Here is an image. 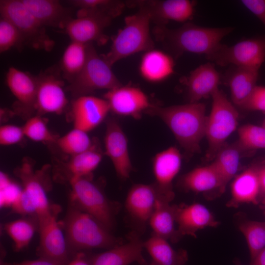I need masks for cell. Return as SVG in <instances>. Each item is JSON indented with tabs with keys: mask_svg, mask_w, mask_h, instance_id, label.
Returning <instances> with one entry per match:
<instances>
[{
	"mask_svg": "<svg viewBox=\"0 0 265 265\" xmlns=\"http://www.w3.org/2000/svg\"><path fill=\"white\" fill-rule=\"evenodd\" d=\"M145 113L160 119L186 152L193 154L200 151L208 117L204 104L189 102L168 106L152 104Z\"/></svg>",
	"mask_w": 265,
	"mask_h": 265,
	"instance_id": "1",
	"label": "cell"
},
{
	"mask_svg": "<svg viewBox=\"0 0 265 265\" xmlns=\"http://www.w3.org/2000/svg\"><path fill=\"white\" fill-rule=\"evenodd\" d=\"M233 28L206 27L190 23L170 29L164 26H156L153 33L157 40L178 57L185 53L207 56L221 43V40Z\"/></svg>",
	"mask_w": 265,
	"mask_h": 265,
	"instance_id": "2",
	"label": "cell"
},
{
	"mask_svg": "<svg viewBox=\"0 0 265 265\" xmlns=\"http://www.w3.org/2000/svg\"><path fill=\"white\" fill-rule=\"evenodd\" d=\"M151 22L149 13L143 8H138L136 12L126 16L124 26L113 37L109 51L102 56L112 66L123 58L154 49Z\"/></svg>",
	"mask_w": 265,
	"mask_h": 265,
	"instance_id": "3",
	"label": "cell"
},
{
	"mask_svg": "<svg viewBox=\"0 0 265 265\" xmlns=\"http://www.w3.org/2000/svg\"><path fill=\"white\" fill-rule=\"evenodd\" d=\"M68 246L75 251L111 248L121 243L88 213L71 205L65 221Z\"/></svg>",
	"mask_w": 265,
	"mask_h": 265,
	"instance_id": "4",
	"label": "cell"
},
{
	"mask_svg": "<svg viewBox=\"0 0 265 265\" xmlns=\"http://www.w3.org/2000/svg\"><path fill=\"white\" fill-rule=\"evenodd\" d=\"M212 97L205 135L209 146L207 157L209 159L215 158L225 140L236 129L238 120V111L222 91L217 89Z\"/></svg>",
	"mask_w": 265,
	"mask_h": 265,
	"instance_id": "5",
	"label": "cell"
},
{
	"mask_svg": "<svg viewBox=\"0 0 265 265\" xmlns=\"http://www.w3.org/2000/svg\"><path fill=\"white\" fill-rule=\"evenodd\" d=\"M86 63L79 74L70 83L69 89L77 97L88 95L98 90L107 91L122 84L111 66L99 55L93 43L87 44Z\"/></svg>",
	"mask_w": 265,
	"mask_h": 265,
	"instance_id": "6",
	"label": "cell"
},
{
	"mask_svg": "<svg viewBox=\"0 0 265 265\" xmlns=\"http://www.w3.org/2000/svg\"><path fill=\"white\" fill-rule=\"evenodd\" d=\"M72 205L91 215L110 230L114 224L115 208L103 191L89 177L69 181Z\"/></svg>",
	"mask_w": 265,
	"mask_h": 265,
	"instance_id": "7",
	"label": "cell"
},
{
	"mask_svg": "<svg viewBox=\"0 0 265 265\" xmlns=\"http://www.w3.org/2000/svg\"><path fill=\"white\" fill-rule=\"evenodd\" d=\"M0 17L10 21L19 29L25 45L34 49L50 52L54 41L42 25L27 9L21 0H1Z\"/></svg>",
	"mask_w": 265,
	"mask_h": 265,
	"instance_id": "8",
	"label": "cell"
},
{
	"mask_svg": "<svg viewBox=\"0 0 265 265\" xmlns=\"http://www.w3.org/2000/svg\"><path fill=\"white\" fill-rule=\"evenodd\" d=\"M206 57L220 66L233 65L259 71L265 60V38L246 39L231 46L221 44Z\"/></svg>",
	"mask_w": 265,
	"mask_h": 265,
	"instance_id": "9",
	"label": "cell"
},
{
	"mask_svg": "<svg viewBox=\"0 0 265 265\" xmlns=\"http://www.w3.org/2000/svg\"><path fill=\"white\" fill-rule=\"evenodd\" d=\"M112 18L87 9H79L77 18H73L64 28L71 41L84 44L96 42L99 45L106 44L108 36L104 33Z\"/></svg>",
	"mask_w": 265,
	"mask_h": 265,
	"instance_id": "10",
	"label": "cell"
},
{
	"mask_svg": "<svg viewBox=\"0 0 265 265\" xmlns=\"http://www.w3.org/2000/svg\"><path fill=\"white\" fill-rule=\"evenodd\" d=\"M127 6L143 8L149 13L151 21L164 26L169 21L185 23L194 15L195 1L189 0H148L125 2Z\"/></svg>",
	"mask_w": 265,
	"mask_h": 265,
	"instance_id": "11",
	"label": "cell"
},
{
	"mask_svg": "<svg viewBox=\"0 0 265 265\" xmlns=\"http://www.w3.org/2000/svg\"><path fill=\"white\" fill-rule=\"evenodd\" d=\"M110 111L117 115L139 119L151 106L148 96L140 88L121 85L108 90L104 95Z\"/></svg>",
	"mask_w": 265,
	"mask_h": 265,
	"instance_id": "12",
	"label": "cell"
},
{
	"mask_svg": "<svg viewBox=\"0 0 265 265\" xmlns=\"http://www.w3.org/2000/svg\"><path fill=\"white\" fill-rule=\"evenodd\" d=\"M106 155L110 159L117 175L128 179L132 169L128 140L119 123L114 118L108 119L104 137Z\"/></svg>",
	"mask_w": 265,
	"mask_h": 265,
	"instance_id": "13",
	"label": "cell"
},
{
	"mask_svg": "<svg viewBox=\"0 0 265 265\" xmlns=\"http://www.w3.org/2000/svg\"><path fill=\"white\" fill-rule=\"evenodd\" d=\"M181 164V154L174 146L158 153L153 158V185L159 199L169 202L173 199L172 182L179 173Z\"/></svg>",
	"mask_w": 265,
	"mask_h": 265,
	"instance_id": "14",
	"label": "cell"
},
{
	"mask_svg": "<svg viewBox=\"0 0 265 265\" xmlns=\"http://www.w3.org/2000/svg\"><path fill=\"white\" fill-rule=\"evenodd\" d=\"M16 172L22 181L23 191L35 207L38 225L58 213V207L50 205L41 174L33 170L29 161L25 160Z\"/></svg>",
	"mask_w": 265,
	"mask_h": 265,
	"instance_id": "15",
	"label": "cell"
},
{
	"mask_svg": "<svg viewBox=\"0 0 265 265\" xmlns=\"http://www.w3.org/2000/svg\"><path fill=\"white\" fill-rule=\"evenodd\" d=\"M36 77L35 108L43 113H61L68 103L62 80L51 71L41 73Z\"/></svg>",
	"mask_w": 265,
	"mask_h": 265,
	"instance_id": "16",
	"label": "cell"
},
{
	"mask_svg": "<svg viewBox=\"0 0 265 265\" xmlns=\"http://www.w3.org/2000/svg\"><path fill=\"white\" fill-rule=\"evenodd\" d=\"M58 213L53 215L39 224L40 240L37 254L63 265L69 262V252L67 240L57 221Z\"/></svg>",
	"mask_w": 265,
	"mask_h": 265,
	"instance_id": "17",
	"label": "cell"
},
{
	"mask_svg": "<svg viewBox=\"0 0 265 265\" xmlns=\"http://www.w3.org/2000/svg\"><path fill=\"white\" fill-rule=\"evenodd\" d=\"M109 111L104 98L89 95L78 97L71 107L74 127L88 132L100 125Z\"/></svg>",
	"mask_w": 265,
	"mask_h": 265,
	"instance_id": "18",
	"label": "cell"
},
{
	"mask_svg": "<svg viewBox=\"0 0 265 265\" xmlns=\"http://www.w3.org/2000/svg\"><path fill=\"white\" fill-rule=\"evenodd\" d=\"M144 241L135 234L131 235L128 241L120 243L104 252L91 256L92 265H129L136 262L146 265L142 251Z\"/></svg>",
	"mask_w": 265,
	"mask_h": 265,
	"instance_id": "19",
	"label": "cell"
},
{
	"mask_svg": "<svg viewBox=\"0 0 265 265\" xmlns=\"http://www.w3.org/2000/svg\"><path fill=\"white\" fill-rule=\"evenodd\" d=\"M158 198L153 184H135L130 188L127 195L126 209L136 222L144 225L149 222Z\"/></svg>",
	"mask_w": 265,
	"mask_h": 265,
	"instance_id": "20",
	"label": "cell"
},
{
	"mask_svg": "<svg viewBox=\"0 0 265 265\" xmlns=\"http://www.w3.org/2000/svg\"><path fill=\"white\" fill-rule=\"evenodd\" d=\"M176 222L180 237L187 235L196 237V233L199 230L207 227H215L219 224L208 209L198 203L176 206Z\"/></svg>",
	"mask_w": 265,
	"mask_h": 265,
	"instance_id": "21",
	"label": "cell"
},
{
	"mask_svg": "<svg viewBox=\"0 0 265 265\" xmlns=\"http://www.w3.org/2000/svg\"><path fill=\"white\" fill-rule=\"evenodd\" d=\"M220 76L213 63L202 64L193 70L186 80L190 103L212 96L218 89Z\"/></svg>",
	"mask_w": 265,
	"mask_h": 265,
	"instance_id": "22",
	"label": "cell"
},
{
	"mask_svg": "<svg viewBox=\"0 0 265 265\" xmlns=\"http://www.w3.org/2000/svg\"><path fill=\"white\" fill-rule=\"evenodd\" d=\"M44 26L64 29L73 18L71 10L55 0H21Z\"/></svg>",
	"mask_w": 265,
	"mask_h": 265,
	"instance_id": "23",
	"label": "cell"
},
{
	"mask_svg": "<svg viewBox=\"0 0 265 265\" xmlns=\"http://www.w3.org/2000/svg\"><path fill=\"white\" fill-rule=\"evenodd\" d=\"M174 61L169 54L153 49L144 53L140 59L139 72L140 76L151 83L162 82L174 72Z\"/></svg>",
	"mask_w": 265,
	"mask_h": 265,
	"instance_id": "24",
	"label": "cell"
},
{
	"mask_svg": "<svg viewBox=\"0 0 265 265\" xmlns=\"http://www.w3.org/2000/svg\"><path fill=\"white\" fill-rule=\"evenodd\" d=\"M5 81L8 88L24 107L35 108L37 77L14 67H10Z\"/></svg>",
	"mask_w": 265,
	"mask_h": 265,
	"instance_id": "25",
	"label": "cell"
},
{
	"mask_svg": "<svg viewBox=\"0 0 265 265\" xmlns=\"http://www.w3.org/2000/svg\"><path fill=\"white\" fill-rule=\"evenodd\" d=\"M260 169L251 167L238 175L232 184V198L229 206L237 207L245 203H257L261 191Z\"/></svg>",
	"mask_w": 265,
	"mask_h": 265,
	"instance_id": "26",
	"label": "cell"
},
{
	"mask_svg": "<svg viewBox=\"0 0 265 265\" xmlns=\"http://www.w3.org/2000/svg\"><path fill=\"white\" fill-rule=\"evenodd\" d=\"M170 203L158 198L149 223L154 234L176 242L180 238L175 226L176 206Z\"/></svg>",
	"mask_w": 265,
	"mask_h": 265,
	"instance_id": "27",
	"label": "cell"
},
{
	"mask_svg": "<svg viewBox=\"0 0 265 265\" xmlns=\"http://www.w3.org/2000/svg\"><path fill=\"white\" fill-rule=\"evenodd\" d=\"M182 184L185 189L195 192L206 193L218 190L222 193L225 188L211 164L188 172L182 178Z\"/></svg>",
	"mask_w": 265,
	"mask_h": 265,
	"instance_id": "28",
	"label": "cell"
},
{
	"mask_svg": "<svg viewBox=\"0 0 265 265\" xmlns=\"http://www.w3.org/2000/svg\"><path fill=\"white\" fill-rule=\"evenodd\" d=\"M144 248L158 265H184L188 257L183 250H174L167 240L153 234L144 242Z\"/></svg>",
	"mask_w": 265,
	"mask_h": 265,
	"instance_id": "29",
	"label": "cell"
},
{
	"mask_svg": "<svg viewBox=\"0 0 265 265\" xmlns=\"http://www.w3.org/2000/svg\"><path fill=\"white\" fill-rule=\"evenodd\" d=\"M259 71L236 67L229 75L228 84L234 104L241 106L256 86Z\"/></svg>",
	"mask_w": 265,
	"mask_h": 265,
	"instance_id": "30",
	"label": "cell"
},
{
	"mask_svg": "<svg viewBox=\"0 0 265 265\" xmlns=\"http://www.w3.org/2000/svg\"><path fill=\"white\" fill-rule=\"evenodd\" d=\"M87 56V44L71 41L65 49L61 58V69L70 83L83 69Z\"/></svg>",
	"mask_w": 265,
	"mask_h": 265,
	"instance_id": "31",
	"label": "cell"
},
{
	"mask_svg": "<svg viewBox=\"0 0 265 265\" xmlns=\"http://www.w3.org/2000/svg\"><path fill=\"white\" fill-rule=\"evenodd\" d=\"M102 154L95 147L72 156L67 164L68 181L79 178L89 177L102 161Z\"/></svg>",
	"mask_w": 265,
	"mask_h": 265,
	"instance_id": "32",
	"label": "cell"
},
{
	"mask_svg": "<svg viewBox=\"0 0 265 265\" xmlns=\"http://www.w3.org/2000/svg\"><path fill=\"white\" fill-rule=\"evenodd\" d=\"M239 149L233 146H223L211 163L225 187L238 170L240 159Z\"/></svg>",
	"mask_w": 265,
	"mask_h": 265,
	"instance_id": "33",
	"label": "cell"
},
{
	"mask_svg": "<svg viewBox=\"0 0 265 265\" xmlns=\"http://www.w3.org/2000/svg\"><path fill=\"white\" fill-rule=\"evenodd\" d=\"M56 142L62 152L72 156L95 147L87 132L74 127L65 135L57 138Z\"/></svg>",
	"mask_w": 265,
	"mask_h": 265,
	"instance_id": "34",
	"label": "cell"
},
{
	"mask_svg": "<svg viewBox=\"0 0 265 265\" xmlns=\"http://www.w3.org/2000/svg\"><path fill=\"white\" fill-rule=\"evenodd\" d=\"M238 228L246 238L252 260L265 247V222L242 221Z\"/></svg>",
	"mask_w": 265,
	"mask_h": 265,
	"instance_id": "35",
	"label": "cell"
},
{
	"mask_svg": "<svg viewBox=\"0 0 265 265\" xmlns=\"http://www.w3.org/2000/svg\"><path fill=\"white\" fill-rule=\"evenodd\" d=\"M4 229L14 242L16 251L26 247L35 231V226L31 221L26 219L16 220L5 225Z\"/></svg>",
	"mask_w": 265,
	"mask_h": 265,
	"instance_id": "36",
	"label": "cell"
},
{
	"mask_svg": "<svg viewBox=\"0 0 265 265\" xmlns=\"http://www.w3.org/2000/svg\"><path fill=\"white\" fill-rule=\"evenodd\" d=\"M70 1L79 9L96 11L113 19L121 15L126 5L125 2L115 0H75Z\"/></svg>",
	"mask_w": 265,
	"mask_h": 265,
	"instance_id": "37",
	"label": "cell"
},
{
	"mask_svg": "<svg viewBox=\"0 0 265 265\" xmlns=\"http://www.w3.org/2000/svg\"><path fill=\"white\" fill-rule=\"evenodd\" d=\"M238 148L244 150L265 149V128L251 124L238 130Z\"/></svg>",
	"mask_w": 265,
	"mask_h": 265,
	"instance_id": "38",
	"label": "cell"
},
{
	"mask_svg": "<svg viewBox=\"0 0 265 265\" xmlns=\"http://www.w3.org/2000/svg\"><path fill=\"white\" fill-rule=\"evenodd\" d=\"M25 45L18 28L9 20L0 17V52L7 51L12 48L22 49Z\"/></svg>",
	"mask_w": 265,
	"mask_h": 265,
	"instance_id": "39",
	"label": "cell"
},
{
	"mask_svg": "<svg viewBox=\"0 0 265 265\" xmlns=\"http://www.w3.org/2000/svg\"><path fill=\"white\" fill-rule=\"evenodd\" d=\"M22 128L25 136L32 141L51 143L57 140L44 121L38 116L30 118Z\"/></svg>",
	"mask_w": 265,
	"mask_h": 265,
	"instance_id": "40",
	"label": "cell"
},
{
	"mask_svg": "<svg viewBox=\"0 0 265 265\" xmlns=\"http://www.w3.org/2000/svg\"><path fill=\"white\" fill-rule=\"evenodd\" d=\"M22 188L12 182L3 172L0 174V205L1 207L12 206L19 199Z\"/></svg>",
	"mask_w": 265,
	"mask_h": 265,
	"instance_id": "41",
	"label": "cell"
},
{
	"mask_svg": "<svg viewBox=\"0 0 265 265\" xmlns=\"http://www.w3.org/2000/svg\"><path fill=\"white\" fill-rule=\"evenodd\" d=\"M25 136L22 127L14 125H4L0 127V144L11 145L20 142Z\"/></svg>",
	"mask_w": 265,
	"mask_h": 265,
	"instance_id": "42",
	"label": "cell"
},
{
	"mask_svg": "<svg viewBox=\"0 0 265 265\" xmlns=\"http://www.w3.org/2000/svg\"><path fill=\"white\" fill-rule=\"evenodd\" d=\"M241 107L265 111V86L256 85Z\"/></svg>",
	"mask_w": 265,
	"mask_h": 265,
	"instance_id": "43",
	"label": "cell"
},
{
	"mask_svg": "<svg viewBox=\"0 0 265 265\" xmlns=\"http://www.w3.org/2000/svg\"><path fill=\"white\" fill-rule=\"evenodd\" d=\"M12 212L17 213L26 215L35 214L36 211L35 207L29 198L22 192L17 201L11 206Z\"/></svg>",
	"mask_w": 265,
	"mask_h": 265,
	"instance_id": "44",
	"label": "cell"
},
{
	"mask_svg": "<svg viewBox=\"0 0 265 265\" xmlns=\"http://www.w3.org/2000/svg\"><path fill=\"white\" fill-rule=\"evenodd\" d=\"M241 2L265 26V0H241Z\"/></svg>",
	"mask_w": 265,
	"mask_h": 265,
	"instance_id": "45",
	"label": "cell"
},
{
	"mask_svg": "<svg viewBox=\"0 0 265 265\" xmlns=\"http://www.w3.org/2000/svg\"><path fill=\"white\" fill-rule=\"evenodd\" d=\"M0 265H63L55 262L43 258L34 260L25 261L17 263H9L0 261Z\"/></svg>",
	"mask_w": 265,
	"mask_h": 265,
	"instance_id": "46",
	"label": "cell"
},
{
	"mask_svg": "<svg viewBox=\"0 0 265 265\" xmlns=\"http://www.w3.org/2000/svg\"><path fill=\"white\" fill-rule=\"evenodd\" d=\"M66 265H92L91 257L88 258L84 253L79 252L73 260Z\"/></svg>",
	"mask_w": 265,
	"mask_h": 265,
	"instance_id": "47",
	"label": "cell"
},
{
	"mask_svg": "<svg viewBox=\"0 0 265 265\" xmlns=\"http://www.w3.org/2000/svg\"><path fill=\"white\" fill-rule=\"evenodd\" d=\"M250 265H265V247L251 260Z\"/></svg>",
	"mask_w": 265,
	"mask_h": 265,
	"instance_id": "48",
	"label": "cell"
},
{
	"mask_svg": "<svg viewBox=\"0 0 265 265\" xmlns=\"http://www.w3.org/2000/svg\"><path fill=\"white\" fill-rule=\"evenodd\" d=\"M261 190L265 193V167L261 168L259 171Z\"/></svg>",
	"mask_w": 265,
	"mask_h": 265,
	"instance_id": "49",
	"label": "cell"
},
{
	"mask_svg": "<svg viewBox=\"0 0 265 265\" xmlns=\"http://www.w3.org/2000/svg\"><path fill=\"white\" fill-rule=\"evenodd\" d=\"M150 265H157L156 264L154 263V262H152V263L150 264Z\"/></svg>",
	"mask_w": 265,
	"mask_h": 265,
	"instance_id": "50",
	"label": "cell"
},
{
	"mask_svg": "<svg viewBox=\"0 0 265 265\" xmlns=\"http://www.w3.org/2000/svg\"><path fill=\"white\" fill-rule=\"evenodd\" d=\"M264 127L265 128V124L264 125Z\"/></svg>",
	"mask_w": 265,
	"mask_h": 265,
	"instance_id": "51",
	"label": "cell"
}]
</instances>
